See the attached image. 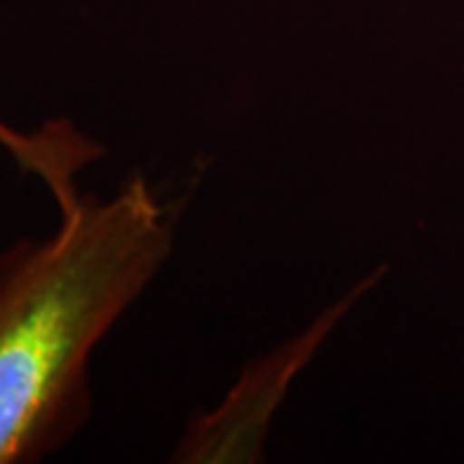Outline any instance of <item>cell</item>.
Returning <instances> with one entry per match:
<instances>
[{
    "instance_id": "7a4b0ae2",
    "label": "cell",
    "mask_w": 464,
    "mask_h": 464,
    "mask_svg": "<svg viewBox=\"0 0 464 464\" xmlns=\"http://www.w3.org/2000/svg\"><path fill=\"white\" fill-rule=\"evenodd\" d=\"M0 148L11 152L21 170L34 173L47 183L60 212L81 199L75 188V173L106 152L103 145L85 137L65 119L47 121L34 132H18L0 119Z\"/></svg>"
},
{
    "instance_id": "6da1fadb",
    "label": "cell",
    "mask_w": 464,
    "mask_h": 464,
    "mask_svg": "<svg viewBox=\"0 0 464 464\" xmlns=\"http://www.w3.org/2000/svg\"><path fill=\"white\" fill-rule=\"evenodd\" d=\"M60 215L52 237L0 253V464L42 462L83 429L88 359L173 243L168 209L142 176Z\"/></svg>"
}]
</instances>
